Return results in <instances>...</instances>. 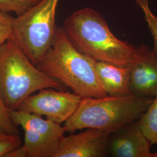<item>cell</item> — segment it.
<instances>
[{"instance_id":"18","label":"cell","mask_w":157,"mask_h":157,"mask_svg":"<svg viewBox=\"0 0 157 157\" xmlns=\"http://www.w3.org/2000/svg\"><path fill=\"white\" fill-rule=\"evenodd\" d=\"M154 157H157V152L155 153H154Z\"/></svg>"},{"instance_id":"15","label":"cell","mask_w":157,"mask_h":157,"mask_svg":"<svg viewBox=\"0 0 157 157\" xmlns=\"http://www.w3.org/2000/svg\"><path fill=\"white\" fill-rule=\"evenodd\" d=\"M0 132L10 135H19L17 126L12 119L10 110L0 96Z\"/></svg>"},{"instance_id":"13","label":"cell","mask_w":157,"mask_h":157,"mask_svg":"<svg viewBox=\"0 0 157 157\" xmlns=\"http://www.w3.org/2000/svg\"><path fill=\"white\" fill-rule=\"evenodd\" d=\"M41 0H0V11L13 12L17 16L27 11Z\"/></svg>"},{"instance_id":"16","label":"cell","mask_w":157,"mask_h":157,"mask_svg":"<svg viewBox=\"0 0 157 157\" xmlns=\"http://www.w3.org/2000/svg\"><path fill=\"white\" fill-rule=\"evenodd\" d=\"M22 146V142L19 135L0 132V157H7L11 152Z\"/></svg>"},{"instance_id":"17","label":"cell","mask_w":157,"mask_h":157,"mask_svg":"<svg viewBox=\"0 0 157 157\" xmlns=\"http://www.w3.org/2000/svg\"><path fill=\"white\" fill-rule=\"evenodd\" d=\"M14 17L9 13L0 11V45L11 39Z\"/></svg>"},{"instance_id":"8","label":"cell","mask_w":157,"mask_h":157,"mask_svg":"<svg viewBox=\"0 0 157 157\" xmlns=\"http://www.w3.org/2000/svg\"><path fill=\"white\" fill-rule=\"evenodd\" d=\"M129 70L132 95L153 98L157 94V56L147 45L136 48Z\"/></svg>"},{"instance_id":"3","label":"cell","mask_w":157,"mask_h":157,"mask_svg":"<svg viewBox=\"0 0 157 157\" xmlns=\"http://www.w3.org/2000/svg\"><path fill=\"white\" fill-rule=\"evenodd\" d=\"M46 88L68 89L40 70L12 40L0 45V96L9 110H17L29 95Z\"/></svg>"},{"instance_id":"7","label":"cell","mask_w":157,"mask_h":157,"mask_svg":"<svg viewBox=\"0 0 157 157\" xmlns=\"http://www.w3.org/2000/svg\"><path fill=\"white\" fill-rule=\"evenodd\" d=\"M82 99L69 91L46 88L29 95L17 109L45 116L47 119L62 124L73 115Z\"/></svg>"},{"instance_id":"9","label":"cell","mask_w":157,"mask_h":157,"mask_svg":"<svg viewBox=\"0 0 157 157\" xmlns=\"http://www.w3.org/2000/svg\"><path fill=\"white\" fill-rule=\"evenodd\" d=\"M112 132L87 129L76 135L64 136L52 157H103L108 151L109 137Z\"/></svg>"},{"instance_id":"14","label":"cell","mask_w":157,"mask_h":157,"mask_svg":"<svg viewBox=\"0 0 157 157\" xmlns=\"http://www.w3.org/2000/svg\"><path fill=\"white\" fill-rule=\"evenodd\" d=\"M142 10L144 19L148 25L154 41L152 50L157 56V17L151 11L149 6V0H134Z\"/></svg>"},{"instance_id":"1","label":"cell","mask_w":157,"mask_h":157,"mask_svg":"<svg viewBox=\"0 0 157 157\" xmlns=\"http://www.w3.org/2000/svg\"><path fill=\"white\" fill-rule=\"evenodd\" d=\"M62 27L71 43L96 61L127 67L135 56L136 47L117 38L104 17L91 8L71 13Z\"/></svg>"},{"instance_id":"5","label":"cell","mask_w":157,"mask_h":157,"mask_svg":"<svg viewBox=\"0 0 157 157\" xmlns=\"http://www.w3.org/2000/svg\"><path fill=\"white\" fill-rule=\"evenodd\" d=\"M59 0H41L14 17L11 39L34 65L48 50L56 32V9Z\"/></svg>"},{"instance_id":"4","label":"cell","mask_w":157,"mask_h":157,"mask_svg":"<svg viewBox=\"0 0 157 157\" xmlns=\"http://www.w3.org/2000/svg\"><path fill=\"white\" fill-rule=\"evenodd\" d=\"M152 101L151 97L133 95L83 98L73 115L64 123V126L67 132L71 133L83 129H101L113 132L126 124L137 121Z\"/></svg>"},{"instance_id":"2","label":"cell","mask_w":157,"mask_h":157,"mask_svg":"<svg viewBox=\"0 0 157 157\" xmlns=\"http://www.w3.org/2000/svg\"><path fill=\"white\" fill-rule=\"evenodd\" d=\"M94 59L78 50L57 26L52 44L36 66L56 78L82 99L107 94L97 73Z\"/></svg>"},{"instance_id":"6","label":"cell","mask_w":157,"mask_h":157,"mask_svg":"<svg viewBox=\"0 0 157 157\" xmlns=\"http://www.w3.org/2000/svg\"><path fill=\"white\" fill-rule=\"evenodd\" d=\"M12 119L25 132L22 146L26 157H52L67 132L65 126L22 110H10Z\"/></svg>"},{"instance_id":"10","label":"cell","mask_w":157,"mask_h":157,"mask_svg":"<svg viewBox=\"0 0 157 157\" xmlns=\"http://www.w3.org/2000/svg\"><path fill=\"white\" fill-rule=\"evenodd\" d=\"M151 146L135 121L111 133L108 151L113 157H154Z\"/></svg>"},{"instance_id":"11","label":"cell","mask_w":157,"mask_h":157,"mask_svg":"<svg viewBox=\"0 0 157 157\" xmlns=\"http://www.w3.org/2000/svg\"><path fill=\"white\" fill-rule=\"evenodd\" d=\"M95 68L107 95L122 97L132 95L129 89V67L108 62L96 61Z\"/></svg>"},{"instance_id":"12","label":"cell","mask_w":157,"mask_h":157,"mask_svg":"<svg viewBox=\"0 0 157 157\" xmlns=\"http://www.w3.org/2000/svg\"><path fill=\"white\" fill-rule=\"evenodd\" d=\"M137 121L141 131L150 144H157V94Z\"/></svg>"}]
</instances>
